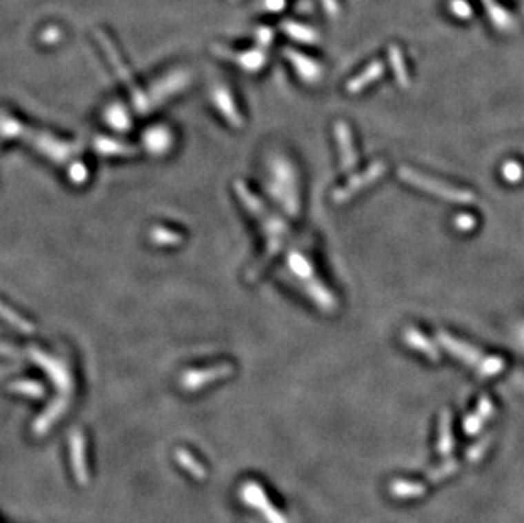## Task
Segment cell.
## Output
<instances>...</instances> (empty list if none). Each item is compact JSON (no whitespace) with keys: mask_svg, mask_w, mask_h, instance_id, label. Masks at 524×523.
Masks as SVG:
<instances>
[{"mask_svg":"<svg viewBox=\"0 0 524 523\" xmlns=\"http://www.w3.org/2000/svg\"><path fill=\"white\" fill-rule=\"evenodd\" d=\"M440 338V344L448 350L452 355H455L456 359H460L461 362H465L467 366L475 367L482 375H494L499 374L504 369V360L499 357H485L478 352L477 348L470 347V345L463 344V342L456 340L452 335L446 333H438Z\"/></svg>","mask_w":524,"mask_h":523,"instance_id":"cell-1","label":"cell"},{"mask_svg":"<svg viewBox=\"0 0 524 523\" xmlns=\"http://www.w3.org/2000/svg\"><path fill=\"white\" fill-rule=\"evenodd\" d=\"M399 177H401L404 182L418 187V189L424 190V193H430V194H433V196L446 199V201L463 202L465 204V202H472L475 199V196L470 193V190L456 189V187L448 186V184L438 182L436 179H431V177L419 174V172L412 170V168H409V167L399 168Z\"/></svg>","mask_w":524,"mask_h":523,"instance_id":"cell-2","label":"cell"},{"mask_svg":"<svg viewBox=\"0 0 524 523\" xmlns=\"http://www.w3.org/2000/svg\"><path fill=\"white\" fill-rule=\"evenodd\" d=\"M385 172V164L383 161H377V164L372 165L370 168H368L367 172H363V174H358L355 179L350 180L348 184H346L343 189L336 190L334 193V201L336 202H345L348 201L350 197H353L355 194L358 193V190L365 189L367 186H370L374 180H377L380 175Z\"/></svg>","mask_w":524,"mask_h":523,"instance_id":"cell-3","label":"cell"},{"mask_svg":"<svg viewBox=\"0 0 524 523\" xmlns=\"http://www.w3.org/2000/svg\"><path fill=\"white\" fill-rule=\"evenodd\" d=\"M334 132L336 138H338L339 148H341V165L345 170H350V168H353L356 165V153L355 146H353L352 132H350L348 126L345 123H336Z\"/></svg>","mask_w":524,"mask_h":523,"instance_id":"cell-4","label":"cell"},{"mask_svg":"<svg viewBox=\"0 0 524 523\" xmlns=\"http://www.w3.org/2000/svg\"><path fill=\"white\" fill-rule=\"evenodd\" d=\"M383 70H385V66H383L382 61H379V60L372 61V63L368 65L367 68L360 73V75H356L355 79L350 80L348 86H346V90H348L350 94H358V92H361L363 88H367L368 86H370L372 82L379 80L380 77L383 75Z\"/></svg>","mask_w":524,"mask_h":523,"instance_id":"cell-5","label":"cell"},{"mask_svg":"<svg viewBox=\"0 0 524 523\" xmlns=\"http://www.w3.org/2000/svg\"><path fill=\"white\" fill-rule=\"evenodd\" d=\"M402 337H404V342L409 345V347L423 352L430 360H434V362H436V360H440V353H438L436 347H434V345L431 344V342L427 340V338L424 337L423 333L416 331L414 328H407Z\"/></svg>","mask_w":524,"mask_h":523,"instance_id":"cell-6","label":"cell"},{"mask_svg":"<svg viewBox=\"0 0 524 523\" xmlns=\"http://www.w3.org/2000/svg\"><path fill=\"white\" fill-rule=\"evenodd\" d=\"M389 58H390V65H392L394 75H396V80L399 82L401 87H407L409 86V73H407V66H405L404 57H402L401 48L392 44L389 48Z\"/></svg>","mask_w":524,"mask_h":523,"instance_id":"cell-7","label":"cell"},{"mask_svg":"<svg viewBox=\"0 0 524 523\" xmlns=\"http://www.w3.org/2000/svg\"><path fill=\"white\" fill-rule=\"evenodd\" d=\"M482 2H483V6H485L487 12H489L490 19H492V22L497 26V28L505 29V31H509V29L512 28L511 16L505 12L503 7L497 6L496 0H482Z\"/></svg>","mask_w":524,"mask_h":523,"instance_id":"cell-8","label":"cell"},{"mask_svg":"<svg viewBox=\"0 0 524 523\" xmlns=\"http://www.w3.org/2000/svg\"><path fill=\"white\" fill-rule=\"evenodd\" d=\"M450 12L456 17V19H470L474 9L467 0H452L450 2Z\"/></svg>","mask_w":524,"mask_h":523,"instance_id":"cell-9","label":"cell"},{"mask_svg":"<svg viewBox=\"0 0 524 523\" xmlns=\"http://www.w3.org/2000/svg\"><path fill=\"white\" fill-rule=\"evenodd\" d=\"M503 175L507 182H519L523 179V167L518 161H507L503 168Z\"/></svg>","mask_w":524,"mask_h":523,"instance_id":"cell-10","label":"cell"},{"mask_svg":"<svg viewBox=\"0 0 524 523\" xmlns=\"http://www.w3.org/2000/svg\"><path fill=\"white\" fill-rule=\"evenodd\" d=\"M477 224V219L470 215H460L455 218V226L461 231H468Z\"/></svg>","mask_w":524,"mask_h":523,"instance_id":"cell-11","label":"cell"},{"mask_svg":"<svg viewBox=\"0 0 524 523\" xmlns=\"http://www.w3.org/2000/svg\"><path fill=\"white\" fill-rule=\"evenodd\" d=\"M324 6H326V10L331 14V16H338L339 14V2L338 0H323Z\"/></svg>","mask_w":524,"mask_h":523,"instance_id":"cell-12","label":"cell"}]
</instances>
